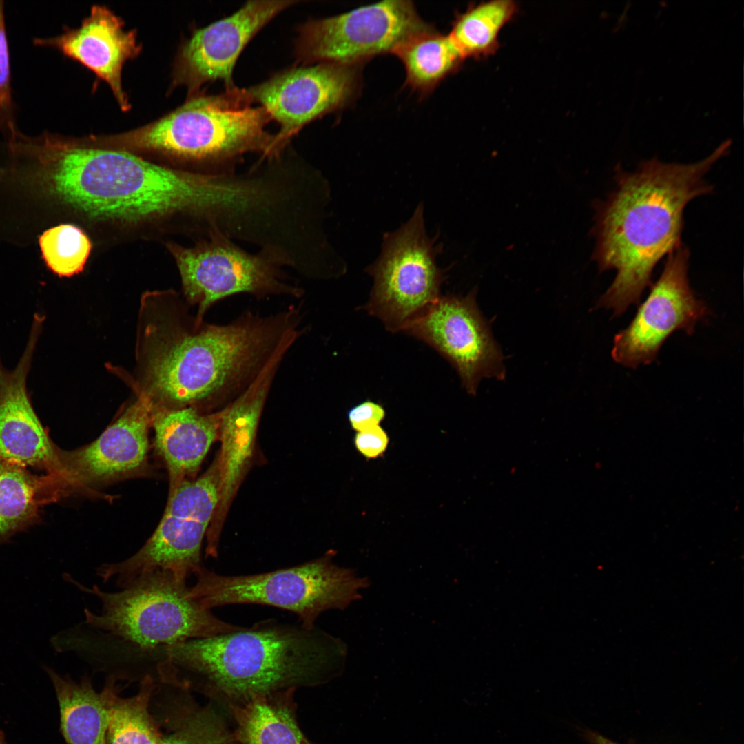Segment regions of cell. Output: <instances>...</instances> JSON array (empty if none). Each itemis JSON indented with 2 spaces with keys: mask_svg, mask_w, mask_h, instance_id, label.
<instances>
[{
  "mask_svg": "<svg viewBox=\"0 0 744 744\" xmlns=\"http://www.w3.org/2000/svg\"><path fill=\"white\" fill-rule=\"evenodd\" d=\"M14 149L30 164L33 181L47 196L98 221L137 223L181 213L224 227L250 202L241 177L174 169L47 131L22 134Z\"/></svg>",
  "mask_w": 744,
  "mask_h": 744,
  "instance_id": "obj_1",
  "label": "cell"
},
{
  "mask_svg": "<svg viewBox=\"0 0 744 744\" xmlns=\"http://www.w3.org/2000/svg\"><path fill=\"white\" fill-rule=\"evenodd\" d=\"M727 148L722 145L692 164L652 159L634 172L616 170V189L606 200L592 203L590 234L595 247L591 259L601 272L617 271L595 309H612L619 316L639 304L644 289L652 284L655 266L681 245L685 207L712 192L705 176Z\"/></svg>",
  "mask_w": 744,
  "mask_h": 744,
  "instance_id": "obj_2",
  "label": "cell"
},
{
  "mask_svg": "<svg viewBox=\"0 0 744 744\" xmlns=\"http://www.w3.org/2000/svg\"><path fill=\"white\" fill-rule=\"evenodd\" d=\"M346 656L342 641L323 630L275 619L164 651L175 682L229 703L325 683L341 673Z\"/></svg>",
  "mask_w": 744,
  "mask_h": 744,
  "instance_id": "obj_3",
  "label": "cell"
},
{
  "mask_svg": "<svg viewBox=\"0 0 744 744\" xmlns=\"http://www.w3.org/2000/svg\"><path fill=\"white\" fill-rule=\"evenodd\" d=\"M291 313L156 333L143 391L161 409L194 407L248 386L295 329Z\"/></svg>",
  "mask_w": 744,
  "mask_h": 744,
  "instance_id": "obj_4",
  "label": "cell"
},
{
  "mask_svg": "<svg viewBox=\"0 0 744 744\" xmlns=\"http://www.w3.org/2000/svg\"><path fill=\"white\" fill-rule=\"evenodd\" d=\"M246 89L198 95L143 127L100 138L101 144L127 150L157 152L225 167L247 153L277 158L282 152L276 134L265 130L271 120L253 107Z\"/></svg>",
  "mask_w": 744,
  "mask_h": 744,
  "instance_id": "obj_5",
  "label": "cell"
},
{
  "mask_svg": "<svg viewBox=\"0 0 744 744\" xmlns=\"http://www.w3.org/2000/svg\"><path fill=\"white\" fill-rule=\"evenodd\" d=\"M77 586L101 603L99 613L85 609V623L143 652L161 651L163 656L167 647L242 628L202 608L191 597L186 581L169 572L140 576L116 592Z\"/></svg>",
  "mask_w": 744,
  "mask_h": 744,
  "instance_id": "obj_6",
  "label": "cell"
},
{
  "mask_svg": "<svg viewBox=\"0 0 744 744\" xmlns=\"http://www.w3.org/2000/svg\"><path fill=\"white\" fill-rule=\"evenodd\" d=\"M335 554L331 550L298 566L251 575H225L202 566L194 573L196 580L189 595L210 610L234 604L278 608L296 614L304 627L313 628L322 612L344 610L369 585L353 569L334 564Z\"/></svg>",
  "mask_w": 744,
  "mask_h": 744,
  "instance_id": "obj_7",
  "label": "cell"
},
{
  "mask_svg": "<svg viewBox=\"0 0 744 744\" xmlns=\"http://www.w3.org/2000/svg\"><path fill=\"white\" fill-rule=\"evenodd\" d=\"M219 501L218 457L198 478L182 483L169 495L163 516L154 533L130 557L103 564L96 575L107 582L115 579L123 588L137 577L155 571L187 581L199 569L201 546Z\"/></svg>",
  "mask_w": 744,
  "mask_h": 744,
  "instance_id": "obj_8",
  "label": "cell"
},
{
  "mask_svg": "<svg viewBox=\"0 0 744 744\" xmlns=\"http://www.w3.org/2000/svg\"><path fill=\"white\" fill-rule=\"evenodd\" d=\"M424 207L397 231L384 235L381 254L366 269L373 285L367 312L391 332L404 331L441 296L445 271L437 267L442 249L426 232Z\"/></svg>",
  "mask_w": 744,
  "mask_h": 744,
  "instance_id": "obj_9",
  "label": "cell"
},
{
  "mask_svg": "<svg viewBox=\"0 0 744 744\" xmlns=\"http://www.w3.org/2000/svg\"><path fill=\"white\" fill-rule=\"evenodd\" d=\"M168 248L176 261L187 299L198 306L196 325L213 304L231 295L300 293L282 276L281 267L292 265L293 260L280 247L266 245L258 253L249 254L215 228L209 240L196 247L169 244Z\"/></svg>",
  "mask_w": 744,
  "mask_h": 744,
  "instance_id": "obj_10",
  "label": "cell"
},
{
  "mask_svg": "<svg viewBox=\"0 0 744 744\" xmlns=\"http://www.w3.org/2000/svg\"><path fill=\"white\" fill-rule=\"evenodd\" d=\"M431 28L411 1H383L303 23L295 53L304 65H356L376 55L394 54L409 39Z\"/></svg>",
  "mask_w": 744,
  "mask_h": 744,
  "instance_id": "obj_11",
  "label": "cell"
},
{
  "mask_svg": "<svg viewBox=\"0 0 744 744\" xmlns=\"http://www.w3.org/2000/svg\"><path fill=\"white\" fill-rule=\"evenodd\" d=\"M476 294L475 287L466 296H440L404 331L447 360L471 395L483 378L506 377L505 357L477 307Z\"/></svg>",
  "mask_w": 744,
  "mask_h": 744,
  "instance_id": "obj_12",
  "label": "cell"
},
{
  "mask_svg": "<svg viewBox=\"0 0 744 744\" xmlns=\"http://www.w3.org/2000/svg\"><path fill=\"white\" fill-rule=\"evenodd\" d=\"M689 257L683 245L668 255L647 298L629 325L614 336L611 355L617 363L631 369L651 364L672 333L683 330L691 335L696 324L710 314L690 286Z\"/></svg>",
  "mask_w": 744,
  "mask_h": 744,
  "instance_id": "obj_13",
  "label": "cell"
},
{
  "mask_svg": "<svg viewBox=\"0 0 744 744\" xmlns=\"http://www.w3.org/2000/svg\"><path fill=\"white\" fill-rule=\"evenodd\" d=\"M358 79L355 65L318 63L286 70L247 90L280 124L276 135L283 150L304 125L347 105Z\"/></svg>",
  "mask_w": 744,
  "mask_h": 744,
  "instance_id": "obj_14",
  "label": "cell"
},
{
  "mask_svg": "<svg viewBox=\"0 0 744 744\" xmlns=\"http://www.w3.org/2000/svg\"><path fill=\"white\" fill-rule=\"evenodd\" d=\"M153 411L150 400L141 392L94 441L70 451L59 447V459L71 493L143 474L148 467Z\"/></svg>",
  "mask_w": 744,
  "mask_h": 744,
  "instance_id": "obj_15",
  "label": "cell"
},
{
  "mask_svg": "<svg viewBox=\"0 0 744 744\" xmlns=\"http://www.w3.org/2000/svg\"><path fill=\"white\" fill-rule=\"evenodd\" d=\"M297 1H249L231 15L195 31L184 44L177 65V79L190 90L221 80L235 87L232 73L249 41L272 19Z\"/></svg>",
  "mask_w": 744,
  "mask_h": 744,
  "instance_id": "obj_16",
  "label": "cell"
},
{
  "mask_svg": "<svg viewBox=\"0 0 744 744\" xmlns=\"http://www.w3.org/2000/svg\"><path fill=\"white\" fill-rule=\"evenodd\" d=\"M43 317L35 314L29 339L17 366L0 370V457L26 468L61 479L68 486L58 448L37 415L26 380Z\"/></svg>",
  "mask_w": 744,
  "mask_h": 744,
  "instance_id": "obj_17",
  "label": "cell"
},
{
  "mask_svg": "<svg viewBox=\"0 0 744 744\" xmlns=\"http://www.w3.org/2000/svg\"><path fill=\"white\" fill-rule=\"evenodd\" d=\"M282 358L273 355L240 395L219 412V501L206 535L211 547L218 546L227 512L250 464L261 412Z\"/></svg>",
  "mask_w": 744,
  "mask_h": 744,
  "instance_id": "obj_18",
  "label": "cell"
},
{
  "mask_svg": "<svg viewBox=\"0 0 744 744\" xmlns=\"http://www.w3.org/2000/svg\"><path fill=\"white\" fill-rule=\"evenodd\" d=\"M33 44L55 49L90 69L110 86L123 111L130 109L123 90L124 63L141 50L133 30H123V22L105 6H94L77 28H66L57 36L36 37Z\"/></svg>",
  "mask_w": 744,
  "mask_h": 744,
  "instance_id": "obj_19",
  "label": "cell"
},
{
  "mask_svg": "<svg viewBox=\"0 0 744 744\" xmlns=\"http://www.w3.org/2000/svg\"><path fill=\"white\" fill-rule=\"evenodd\" d=\"M156 452L169 477V495L194 476L219 435L220 413L204 414L194 407L154 410Z\"/></svg>",
  "mask_w": 744,
  "mask_h": 744,
  "instance_id": "obj_20",
  "label": "cell"
},
{
  "mask_svg": "<svg viewBox=\"0 0 744 744\" xmlns=\"http://www.w3.org/2000/svg\"><path fill=\"white\" fill-rule=\"evenodd\" d=\"M62 479L0 457V544L39 523L42 508L69 495Z\"/></svg>",
  "mask_w": 744,
  "mask_h": 744,
  "instance_id": "obj_21",
  "label": "cell"
},
{
  "mask_svg": "<svg viewBox=\"0 0 744 744\" xmlns=\"http://www.w3.org/2000/svg\"><path fill=\"white\" fill-rule=\"evenodd\" d=\"M56 694L61 730L66 744H105L110 705L116 678L111 675L104 688L98 692L90 679L85 676L76 683L46 669Z\"/></svg>",
  "mask_w": 744,
  "mask_h": 744,
  "instance_id": "obj_22",
  "label": "cell"
},
{
  "mask_svg": "<svg viewBox=\"0 0 744 744\" xmlns=\"http://www.w3.org/2000/svg\"><path fill=\"white\" fill-rule=\"evenodd\" d=\"M290 689L229 703L236 744H312L296 721Z\"/></svg>",
  "mask_w": 744,
  "mask_h": 744,
  "instance_id": "obj_23",
  "label": "cell"
},
{
  "mask_svg": "<svg viewBox=\"0 0 744 744\" xmlns=\"http://www.w3.org/2000/svg\"><path fill=\"white\" fill-rule=\"evenodd\" d=\"M393 54L405 68L406 84L422 94L457 71L465 59L448 34L433 28L409 39Z\"/></svg>",
  "mask_w": 744,
  "mask_h": 744,
  "instance_id": "obj_24",
  "label": "cell"
},
{
  "mask_svg": "<svg viewBox=\"0 0 744 744\" xmlns=\"http://www.w3.org/2000/svg\"><path fill=\"white\" fill-rule=\"evenodd\" d=\"M518 10L512 0H491L470 6L458 14L448 34L464 59H482L499 48L502 29Z\"/></svg>",
  "mask_w": 744,
  "mask_h": 744,
  "instance_id": "obj_25",
  "label": "cell"
},
{
  "mask_svg": "<svg viewBox=\"0 0 744 744\" xmlns=\"http://www.w3.org/2000/svg\"><path fill=\"white\" fill-rule=\"evenodd\" d=\"M157 685L151 675L141 679L138 693L120 697L114 693L105 744H161L163 736L149 712V702Z\"/></svg>",
  "mask_w": 744,
  "mask_h": 744,
  "instance_id": "obj_26",
  "label": "cell"
},
{
  "mask_svg": "<svg viewBox=\"0 0 744 744\" xmlns=\"http://www.w3.org/2000/svg\"><path fill=\"white\" fill-rule=\"evenodd\" d=\"M39 242L46 265L61 277H70L82 271L92 248L87 234L72 224H61L45 230Z\"/></svg>",
  "mask_w": 744,
  "mask_h": 744,
  "instance_id": "obj_27",
  "label": "cell"
},
{
  "mask_svg": "<svg viewBox=\"0 0 744 744\" xmlns=\"http://www.w3.org/2000/svg\"><path fill=\"white\" fill-rule=\"evenodd\" d=\"M174 732L161 744H228L233 742L226 723L213 705L194 709L183 714Z\"/></svg>",
  "mask_w": 744,
  "mask_h": 744,
  "instance_id": "obj_28",
  "label": "cell"
},
{
  "mask_svg": "<svg viewBox=\"0 0 744 744\" xmlns=\"http://www.w3.org/2000/svg\"><path fill=\"white\" fill-rule=\"evenodd\" d=\"M3 1H0V132L8 141L19 130L12 97L11 69Z\"/></svg>",
  "mask_w": 744,
  "mask_h": 744,
  "instance_id": "obj_29",
  "label": "cell"
},
{
  "mask_svg": "<svg viewBox=\"0 0 744 744\" xmlns=\"http://www.w3.org/2000/svg\"><path fill=\"white\" fill-rule=\"evenodd\" d=\"M389 437L380 426H374L358 431L354 437L357 450L366 458H376L386 449Z\"/></svg>",
  "mask_w": 744,
  "mask_h": 744,
  "instance_id": "obj_30",
  "label": "cell"
},
{
  "mask_svg": "<svg viewBox=\"0 0 744 744\" xmlns=\"http://www.w3.org/2000/svg\"><path fill=\"white\" fill-rule=\"evenodd\" d=\"M385 417V411L380 404L366 400L352 407L348 412V419L353 429L360 431L380 425Z\"/></svg>",
  "mask_w": 744,
  "mask_h": 744,
  "instance_id": "obj_31",
  "label": "cell"
},
{
  "mask_svg": "<svg viewBox=\"0 0 744 744\" xmlns=\"http://www.w3.org/2000/svg\"><path fill=\"white\" fill-rule=\"evenodd\" d=\"M0 744H7L3 734L0 731Z\"/></svg>",
  "mask_w": 744,
  "mask_h": 744,
  "instance_id": "obj_32",
  "label": "cell"
},
{
  "mask_svg": "<svg viewBox=\"0 0 744 744\" xmlns=\"http://www.w3.org/2000/svg\"><path fill=\"white\" fill-rule=\"evenodd\" d=\"M1 175H2V170L0 168V177L1 176Z\"/></svg>",
  "mask_w": 744,
  "mask_h": 744,
  "instance_id": "obj_33",
  "label": "cell"
},
{
  "mask_svg": "<svg viewBox=\"0 0 744 744\" xmlns=\"http://www.w3.org/2000/svg\"><path fill=\"white\" fill-rule=\"evenodd\" d=\"M1 368H2V367H1V364H0V370L1 369Z\"/></svg>",
  "mask_w": 744,
  "mask_h": 744,
  "instance_id": "obj_34",
  "label": "cell"
},
{
  "mask_svg": "<svg viewBox=\"0 0 744 744\" xmlns=\"http://www.w3.org/2000/svg\"><path fill=\"white\" fill-rule=\"evenodd\" d=\"M229 744H235V743H229Z\"/></svg>",
  "mask_w": 744,
  "mask_h": 744,
  "instance_id": "obj_35",
  "label": "cell"
}]
</instances>
